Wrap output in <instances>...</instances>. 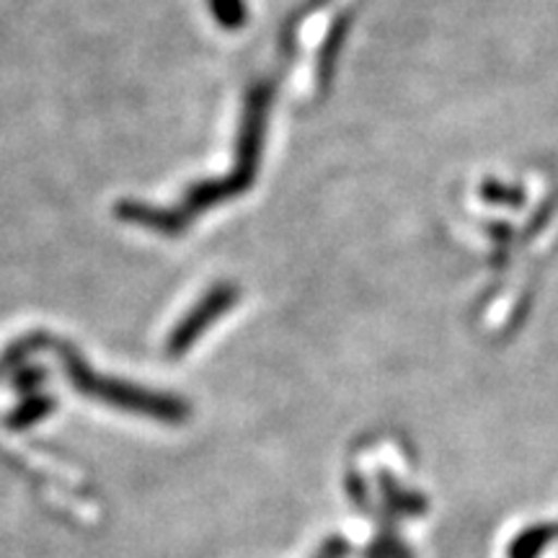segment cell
<instances>
[{"label":"cell","instance_id":"obj_1","mask_svg":"<svg viewBox=\"0 0 558 558\" xmlns=\"http://www.w3.org/2000/svg\"><path fill=\"white\" fill-rule=\"evenodd\" d=\"M271 96H275V86H271L269 81H259L248 88L239 143H235V169L230 171L228 177L199 181V184H194L192 190L184 194V199H181L177 207L169 209L130 199L120 202L114 209L117 218L173 239V235L184 233L186 226H190L194 218H199L202 213H207V209L218 207L220 202H228L251 190L262 163L264 137H267V120L271 111Z\"/></svg>","mask_w":558,"mask_h":558},{"label":"cell","instance_id":"obj_2","mask_svg":"<svg viewBox=\"0 0 558 558\" xmlns=\"http://www.w3.org/2000/svg\"><path fill=\"white\" fill-rule=\"evenodd\" d=\"M60 360L65 362L68 378L73 380V386L86 396H96V399L114 403V407L122 409H135V411H145V414L160 416V418H179L184 414V403L171 399V396H156L148 393V390L132 388L128 383L120 380H109V378H99L88 369L86 362H83L75 349H70L68 344L60 347Z\"/></svg>","mask_w":558,"mask_h":558},{"label":"cell","instance_id":"obj_3","mask_svg":"<svg viewBox=\"0 0 558 558\" xmlns=\"http://www.w3.org/2000/svg\"><path fill=\"white\" fill-rule=\"evenodd\" d=\"M239 298H241L239 284L233 282H220L215 284V288H209L207 295L202 298L199 303L179 320L177 329H173L169 339L171 357H181V354H184L186 349H190L194 341H197L202 333L215 324V320L226 316V313L239 303Z\"/></svg>","mask_w":558,"mask_h":558},{"label":"cell","instance_id":"obj_4","mask_svg":"<svg viewBox=\"0 0 558 558\" xmlns=\"http://www.w3.org/2000/svg\"><path fill=\"white\" fill-rule=\"evenodd\" d=\"M349 34V19L341 16L337 19V24L331 26L329 37H326L324 47H320V54H318V86L320 88H329V81L333 75V68H337V58L341 52V47H344V39Z\"/></svg>","mask_w":558,"mask_h":558},{"label":"cell","instance_id":"obj_5","mask_svg":"<svg viewBox=\"0 0 558 558\" xmlns=\"http://www.w3.org/2000/svg\"><path fill=\"white\" fill-rule=\"evenodd\" d=\"M209 9H213L215 21L228 32L241 29L248 19L246 0H209Z\"/></svg>","mask_w":558,"mask_h":558},{"label":"cell","instance_id":"obj_6","mask_svg":"<svg viewBox=\"0 0 558 558\" xmlns=\"http://www.w3.org/2000/svg\"><path fill=\"white\" fill-rule=\"evenodd\" d=\"M481 197L486 202H497V205H520L522 202V192L518 186H507V184H494V181H486L481 186Z\"/></svg>","mask_w":558,"mask_h":558}]
</instances>
